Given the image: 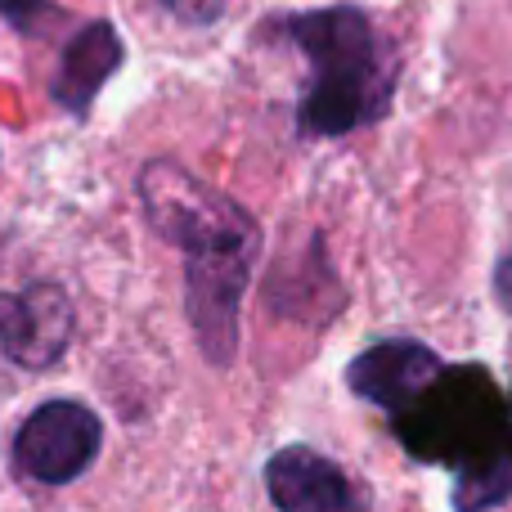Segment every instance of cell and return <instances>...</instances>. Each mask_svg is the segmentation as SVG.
Instances as JSON below:
<instances>
[{
    "instance_id": "cell-1",
    "label": "cell",
    "mask_w": 512,
    "mask_h": 512,
    "mask_svg": "<svg viewBox=\"0 0 512 512\" xmlns=\"http://www.w3.org/2000/svg\"><path fill=\"white\" fill-rule=\"evenodd\" d=\"M144 221L185 256V315L212 369L239 355V310L252 288L261 225L230 194L203 185L176 158H153L135 176Z\"/></svg>"
},
{
    "instance_id": "cell-2",
    "label": "cell",
    "mask_w": 512,
    "mask_h": 512,
    "mask_svg": "<svg viewBox=\"0 0 512 512\" xmlns=\"http://www.w3.org/2000/svg\"><path fill=\"white\" fill-rule=\"evenodd\" d=\"M405 454L454 472V512H490L512 499V396L481 364H445L391 414Z\"/></svg>"
},
{
    "instance_id": "cell-3",
    "label": "cell",
    "mask_w": 512,
    "mask_h": 512,
    "mask_svg": "<svg viewBox=\"0 0 512 512\" xmlns=\"http://www.w3.org/2000/svg\"><path fill=\"white\" fill-rule=\"evenodd\" d=\"M283 32L310 63L306 95L297 108L301 135L337 140L387 113L391 90H396V59L364 9H310V14L288 18Z\"/></svg>"
},
{
    "instance_id": "cell-4",
    "label": "cell",
    "mask_w": 512,
    "mask_h": 512,
    "mask_svg": "<svg viewBox=\"0 0 512 512\" xmlns=\"http://www.w3.org/2000/svg\"><path fill=\"white\" fill-rule=\"evenodd\" d=\"M104 450V423L86 400H45L14 432V472L32 486H72Z\"/></svg>"
},
{
    "instance_id": "cell-5",
    "label": "cell",
    "mask_w": 512,
    "mask_h": 512,
    "mask_svg": "<svg viewBox=\"0 0 512 512\" xmlns=\"http://www.w3.org/2000/svg\"><path fill=\"white\" fill-rule=\"evenodd\" d=\"M77 337V310L59 283L0 292V355L18 369H50Z\"/></svg>"
},
{
    "instance_id": "cell-6",
    "label": "cell",
    "mask_w": 512,
    "mask_h": 512,
    "mask_svg": "<svg viewBox=\"0 0 512 512\" xmlns=\"http://www.w3.org/2000/svg\"><path fill=\"white\" fill-rule=\"evenodd\" d=\"M265 495L279 512H369L351 472L310 445H283L270 454Z\"/></svg>"
},
{
    "instance_id": "cell-7",
    "label": "cell",
    "mask_w": 512,
    "mask_h": 512,
    "mask_svg": "<svg viewBox=\"0 0 512 512\" xmlns=\"http://www.w3.org/2000/svg\"><path fill=\"white\" fill-rule=\"evenodd\" d=\"M445 369V360L432 346L414 342V337H387V342H373L346 364V387L360 400L396 414L400 405L418 396L436 373Z\"/></svg>"
},
{
    "instance_id": "cell-8",
    "label": "cell",
    "mask_w": 512,
    "mask_h": 512,
    "mask_svg": "<svg viewBox=\"0 0 512 512\" xmlns=\"http://www.w3.org/2000/svg\"><path fill=\"white\" fill-rule=\"evenodd\" d=\"M122 63V36H117L113 23H90L81 27L77 36L68 41L59 59V72H54V99H59L68 113L86 117L95 95L104 90V81L117 72Z\"/></svg>"
},
{
    "instance_id": "cell-9",
    "label": "cell",
    "mask_w": 512,
    "mask_h": 512,
    "mask_svg": "<svg viewBox=\"0 0 512 512\" xmlns=\"http://www.w3.org/2000/svg\"><path fill=\"white\" fill-rule=\"evenodd\" d=\"M167 9L176 18H185V23H216L221 18V9H225V0H167Z\"/></svg>"
},
{
    "instance_id": "cell-10",
    "label": "cell",
    "mask_w": 512,
    "mask_h": 512,
    "mask_svg": "<svg viewBox=\"0 0 512 512\" xmlns=\"http://www.w3.org/2000/svg\"><path fill=\"white\" fill-rule=\"evenodd\" d=\"M41 9H45V0H0V14H5L14 27H32Z\"/></svg>"
},
{
    "instance_id": "cell-11",
    "label": "cell",
    "mask_w": 512,
    "mask_h": 512,
    "mask_svg": "<svg viewBox=\"0 0 512 512\" xmlns=\"http://www.w3.org/2000/svg\"><path fill=\"white\" fill-rule=\"evenodd\" d=\"M495 297H499V306L512 315V248L499 256V265H495Z\"/></svg>"
}]
</instances>
